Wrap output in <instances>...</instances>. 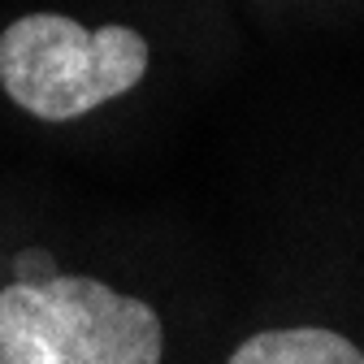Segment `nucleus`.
<instances>
[{
	"mask_svg": "<svg viewBox=\"0 0 364 364\" xmlns=\"http://www.w3.org/2000/svg\"><path fill=\"white\" fill-rule=\"evenodd\" d=\"M148 74V39L130 26L87 31L65 14H26L0 31V87L39 122L87 117Z\"/></svg>",
	"mask_w": 364,
	"mask_h": 364,
	"instance_id": "1",
	"label": "nucleus"
},
{
	"mask_svg": "<svg viewBox=\"0 0 364 364\" xmlns=\"http://www.w3.org/2000/svg\"><path fill=\"white\" fill-rule=\"evenodd\" d=\"M0 304L22 316L53 364H161L165 351L156 308L96 278L57 273L48 282H14Z\"/></svg>",
	"mask_w": 364,
	"mask_h": 364,
	"instance_id": "2",
	"label": "nucleus"
},
{
	"mask_svg": "<svg viewBox=\"0 0 364 364\" xmlns=\"http://www.w3.org/2000/svg\"><path fill=\"white\" fill-rule=\"evenodd\" d=\"M225 364H364V351L321 326H295V330H260Z\"/></svg>",
	"mask_w": 364,
	"mask_h": 364,
	"instance_id": "3",
	"label": "nucleus"
},
{
	"mask_svg": "<svg viewBox=\"0 0 364 364\" xmlns=\"http://www.w3.org/2000/svg\"><path fill=\"white\" fill-rule=\"evenodd\" d=\"M57 278V264L43 247H26L14 256V282H48Z\"/></svg>",
	"mask_w": 364,
	"mask_h": 364,
	"instance_id": "4",
	"label": "nucleus"
}]
</instances>
